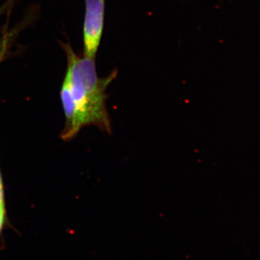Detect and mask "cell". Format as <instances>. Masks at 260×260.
Returning <instances> with one entry per match:
<instances>
[{
  "mask_svg": "<svg viewBox=\"0 0 260 260\" xmlns=\"http://www.w3.org/2000/svg\"><path fill=\"white\" fill-rule=\"evenodd\" d=\"M68 65L71 72V88L76 109L75 129L80 133L84 126H97L107 134L112 132V121L107 108V90L115 79L116 71L104 78L97 74L95 59L79 57L72 48L64 44Z\"/></svg>",
  "mask_w": 260,
  "mask_h": 260,
  "instance_id": "cell-1",
  "label": "cell"
},
{
  "mask_svg": "<svg viewBox=\"0 0 260 260\" xmlns=\"http://www.w3.org/2000/svg\"><path fill=\"white\" fill-rule=\"evenodd\" d=\"M85 3L84 56L95 59L104 30L106 0H85Z\"/></svg>",
  "mask_w": 260,
  "mask_h": 260,
  "instance_id": "cell-2",
  "label": "cell"
},
{
  "mask_svg": "<svg viewBox=\"0 0 260 260\" xmlns=\"http://www.w3.org/2000/svg\"><path fill=\"white\" fill-rule=\"evenodd\" d=\"M61 104L65 116V125L61 134V139L64 141L74 138L78 133L75 129V118H76V109L74 99L71 88V72L68 65L64 81L60 91Z\"/></svg>",
  "mask_w": 260,
  "mask_h": 260,
  "instance_id": "cell-3",
  "label": "cell"
},
{
  "mask_svg": "<svg viewBox=\"0 0 260 260\" xmlns=\"http://www.w3.org/2000/svg\"><path fill=\"white\" fill-rule=\"evenodd\" d=\"M12 37H13V34L10 32V34H5L3 37H0V63L6 55Z\"/></svg>",
  "mask_w": 260,
  "mask_h": 260,
  "instance_id": "cell-4",
  "label": "cell"
},
{
  "mask_svg": "<svg viewBox=\"0 0 260 260\" xmlns=\"http://www.w3.org/2000/svg\"><path fill=\"white\" fill-rule=\"evenodd\" d=\"M7 223V210L5 205H0V237Z\"/></svg>",
  "mask_w": 260,
  "mask_h": 260,
  "instance_id": "cell-5",
  "label": "cell"
},
{
  "mask_svg": "<svg viewBox=\"0 0 260 260\" xmlns=\"http://www.w3.org/2000/svg\"><path fill=\"white\" fill-rule=\"evenodd\" d=\"M4 184H3V177L0 172V205H5Z\"/></svg>",
  "mask_w": 260,
  "mask_h": 260,
  "instance_id": "cell-6",
  "label": "cell"
},
{
  "mask_svg": "<svg viewBox=\"0 0 260 260\" xmlns=\"http://www.w3.org/2000/svg\"><path fill=\"white\" fill-rule=\"evenodd\" d=\"M3 8H0V14H1V13H2V12H3Z\"/></svg>",
  "mask_w": 260,
  "mask_h": 260,
  "instance_id": "cell-7",
  "label": "cell"
}]
</instances>
